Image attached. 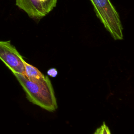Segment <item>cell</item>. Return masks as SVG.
Returning a JSON list of instances; mask_svg holds the SVG:
<instances>
[{
    "label": "cell",
    "instance_id": "obj_7",
    "mask_svg": "<svg viewBox=\"0 0 134 134\" xmlns=\"http://www.w3.org/2000/svg\"><path fill=\"white\" fill-rule=\"evenodd\" d=\"M47 74L52 77H54L57 76V75L58 74V72L57 71V70L54 68H52V69H50L48 72H47Z\"/></svg>",
    "mask_w": 134,
    "mask_h": 134
},
{
    "label": "cell",
    "instance_id": "obj_6",
    "mask_svg": "<svg viewBox=\"0 0 134 134\" xmlns=\"http://www.w3.org/2000/svg\"><path fill=\"white\" fill-rule=\"evenodd\" d=\"M94 134H110V132L107 126L104 123L100 127L97 129Z\"/></svg>",
    "mask_w": 134,
    "mask_h": 134
},
{
    "label": "cell",
    "instance_id": "obj_3",
    "mask_svg": "<svg viewBox=\"0 0 134 134\" xmlns=\"http://www.w3.org/2000/svg\"><path fill=\"white\" fill-rule=\"evenodd\" d=\"M58 0H15L16 5L30 18L39 20L49 14L56 6Z\"/></svg>",
    "mask_w": 134,
    "mask_h": 134
},
{
    "label": "cell",
    "instance_id": "obj_4",
    "mask_svg": "<svg viewBox=\"0 0 134 134\" xmlns=\"http://www.w3.org/2000/svg\"><path fill=\"white\" fill-rule=\"evenodd\" d=\"M0 59L13 74H25V61L10 41H0Z\"/></svg>",
    "mask_w": 134,
    "mask_h": 134
},
{
    "label": "cell",
    "instance_id": "obj_2",
    "mask_svg": "<svg viewBox=\"0 0 134 134\" xmlns=\"http://www.w3.org/2000/svg\"><path fill=\"white\" fill-rule=\"evenodd\" d=\"M97 18L115 40L124 38L123 26L117 10L110 0H90Z\"/></svg>",
    "mask_w": 134,
    "mask_h": 134
},
{
    "label": "cell",
    "instance_id": "obj_1",
    "mask_svg": "<svg viewBox=\"0 0 134 134\" xmlns=\"http://www.w3.org/2000/svg\"><path fill=\"white\" fill-rule=\"evenodd\" d=\"M26 93L27 99L34 104L49 111H53L58 107L56 98L51 82L48 76L27 77L21 74H14Z\"/></svg>",
    "mask_w": 134,
    "mask_h": 134
},
{
    "label": "cell",
    "instance_id": "obj_5",
    "mask_svg": "<svg viewBox=\"0 0 134 134\" xmlns=\"http://www.w3.org/2000/svg\"><path fill=\"white\" fill-rule=\"evenodd\" d=\"M24 75L29 79L38 77L43 75V74L38 69L28 63L26 61L25 62Z\"/></svg>",
    "mask_w": 134,
    "mask_h": 134
}]
</instances>
